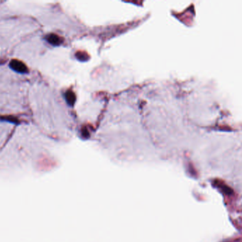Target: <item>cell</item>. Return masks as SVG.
<instances>
[{
  "label": "cell",
  "mask_w": 242,
  "mask_h": 242,
  "mask_svg": "<svg viewBox=\"0 0 242 242\" xmlns=\"http://www.w3.org/2000/svg\"><path fill=\"white\" fill-rule=\"evenodd\" d=\"M11 65L14 70L20 72V73H23V72L26 71V67L21 63L17 62V61H12Z\"/></svg>",
  "instance_id": "obj_1"
},
{
  "label": "cell",
  "mask_w": 242,
  "mask_h": 242,
  "mask_svg": "<svg viewBox=\"0 0 242 242\" xmlns=\"http://www.w3.org/2000/svg\"><path fill=\"white\" fill-rule=\"evenodd\" d=\"M48 41H49L53 44H57V43H58L59 39H58V38L57 36H56L52 35L49 37Z\"/></svg>",
  "instance_id": "obj_2"
}]
</instances>
